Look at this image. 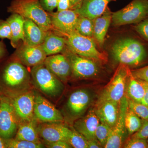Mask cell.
I'll return each instance as SVG.
<instances>
[{
	"label": "cell",
	"instance_id": "obj_1",
	"mask_svg": "<svg viewBox=\"0 0 148 148\" xmlns=\"http://www.w3.org/2000/svg\"><path fill=\"white\" fill-rule=\"evenodd\" d=\"M144 40L133 36L116 40L111 47L113 58L129 68L142 65L148 58V45Z\"/></svg>",
	"mask_w": 148,
	"mask_h": 148
},
{
	"label": "cell",
	"instance_id": "obj_2",
	"mask_svg": "<svg viewBox=\"0 0 148 148\" xmlns=\"http://www.w3.org/2000/svg\"><path fill=\"white\" fill-rule=\"evenodd\" d=\"M8 11L32 20L45 32L53 29L50 15L41 5L40 0H13Z\"/></svg>",
	"mask_w": 148,
	"mask_h": 148
},
{
	"label": "cell",
	"instance_id": "obj_3",
	"mask_svg": "<svg viewBox=\"0 0 148 148\" xmlns=\"http://www.w3.org/2000/svg\"><path fill=\"white\" fill-rule=\"evenodd\" d=\"M53 32L65 38L66 46L74 53L101 63L107 62L106 53L97 49L92 38L80 34L76 31L66 33Z\"/></svg>",
	"mask_w": 148,
	"mask_h": 148
},
{
	"label": "cell",
	"instance_id": "obj_4",
	"mask_svg": "<svg viewBox=\"0 0 148 148\" xmlns=\"http://www.w3.org/2000/svg\"><path fill=\"white\" fill-rule=\"evenodd\" d=\"M31 75L36 88L47 96L57 98L64 91V86L62 82L44 63L32 67Z\"/></svg>",
	"mask_w": 148,
	"mask_h": 148
},
{
	"label": "cell",
	"instance_id": "obj_5",
	"mask_svg": "<svg viewBox=\"0 0 148 148\" xmlns=\"http://www.w3.org/2000/svg\"><path fill=\"white\" fill-rule=\"evenodd\" d=\"M129 67L120 64L110 82L104 87L98 97L96 104L107 101L119 102L125 95Z\"/></svg>",
	"mask_w": 148,
	"mask_h": 148
},
{
	"label": "cell",
	"instance_id": "obj_6",
	"mask_svg": "<svg viewBox=\"0 0 148 148\" xmlns=\"http://www.w3.org/2000/svg\"><path fill=\"white\" fill-rule=\"evenodd\" d=\"M148 0H132L124 8L112 13L115 27L137 24L148 16Z\"/></svg>",
	"mask_w": 148,
	"mask_h": 148
},
{
	"label": "cell",
	"instance_id": "obj_7",
	"mask_svg": "<svg viewBox=\"0 0 148 148\" xmlns=\"http://www.w3.org/2000/svg\"><path fill=\"white\" fill-rule=\"evenodd\" d=\"M2 79L6 86L18 92L27 89L31 76L25 66L16 60L6 66L3 71Z\"/></svg>",
	"mask_w": 148,
	"mask_h": 148
},
{
	"label": "cell",
	"instance_id": "obj_8",
	"mask_svg": "<svg viewBox=\"0 0 148 148\" xmlns=\"http://www.w3.org/2000/svg\"><path fill=\"white\" fill-rule=\"evenodd\" d=\"M61 53L68 58L71 68L72 75L76 78H90L99 74V66L94 60L74 53L66 45Z\"/></svg>",
	"mask_w": 148,
	"mask_h": 148
},
{
	"label": "cell",
	"instance_id": "obj_9",
	"mask_svg": "<svg viewBox=\"0 0 148 148\" xmlns=\"http://www.w3.org/2000/svg\"><path fill=\"white\" fill-rule=\"evenodd\" d=\"M20 121L10 98L1 96L0 100V136L3 139L12 138L17 132Z\"/></svg>",
	"mask_w": 148,
	"mask_h": 148
},
{
	"label": "cell",
	"instance_id": "obj_10",
	"mask_svg": "<svg viewBox=\"0 0 148 148\" xmlns=\"http://www.w3.org/2000/svg\"><path fill=\"white\" fill-rule=\"evenodd\" d=\"M128 109V99L125 95L120 101L117 120L112 128L110 135L104 148H119L122 147L127 132L125 126V117Z\"/></svg>",
	"mask_w": 148,
	"mask_h": 148
},
{
	"label": "cell",
	"instance_id": "obj_11",
	"mask_svg": "<svg viewBox=\"0 0 148 148\" xmlns=\"http://www.w3.org/2000/svg\"><path fill=\"white\" fill-rule=\"evenodd\" d=\"M10 98L20 122L30 121L35 119V92L25 90L16 92Z\"/></svg>",
	"mask_w": 148,
	"mask_h": 148
},
{
	"label": "cell",
	"instance_id": "obj_12",
	"mask_svg": "<svg viewBox=\"0 0 148 148\" xmlns=\"http://www.w3.org/2000/svg\"><path fill=\"white\" fill-rule=\"evenodd\" d=\"M14 56L16 61L27 67L44 63L47 57L41 45H32L22 42L16 48Z\"/></svg>",
	"mask_w": 148,
	"mask_h": 148
},
{
	"label": "cell",
	"instance_id": "obj_13",
	"mask_svg": "<svg viewBox=\"0 0 148 148\" xmlns=\"http://www.w3.org/2000/svg\"><path fill=\"white\" fill-rule=\"evenodd\" d=\"M34 115L35 119L41 123L62 122V114L48 100L35 92Z\"/></svg>",
	"mask_w": 148,
	"mask_h": 148
},
{
	"label": "cell",
	"instance_id": "obj_14",
	"mask_svg": "<svg viewBox=\"0 0 148 148\" xmlns=\"http://www.w3.org/2000/svg\"><path fill=\"white\" fill-rule=\"evenodd\" d=\"M91 101L92 97L88 90H75L70 95L66 103L67 112L73 118H79L87 110Z\"/></svg>",
	"mask_w": 148,
	"mask_h": 148
},
{
	"label": "cell",
	"instance_id": "obj_15",
	"mask_svg": "<svg viewBox=\"0 0 148 148\" xmlns=\"http://www.w3.org/2000/svg\"><path fill=\"white\" fill-rule=\"evenodd\" d=\"M49 14L53 28L52 31L66 33L76 31L79 14L75 10L69 9Z\"/></svg>",
	"mask_w": 148,
	"mask_h": 148
},
{
	"label": "cell",
	"instance_id": "obj_16",
	"mask_svg": "<svg viewBox=\"0 0 148 148\" xmlns=\"http://www.w3.org/2000/svg\"><path fill=\"white\" fill-rule=\"evenodd\" d=\"M37 130L39 136L45 143L66 142L71 130L62 122L41 123L37 126Z\"/></svg>",
	"mask_w": 148,
	"mask_h": 148
},
{
	"label": "cell",
	"instance_id": "obj_17",
	"mask_svg": "<svg viewBox=\"0 0 148 148\" xmlns=\"http://www.w3.org/2000/svg\"><path fill=\"white\" fill-rule=\"evenodd\" d=\"M44 64L62 82L67 80L72 74L70 62L62 53L47 56Z\"/></svg>",
	"mask_w": 148,
	"mask_h": 148
},
{
	"label": "cell",
	"instance_id": "obj_18",
	"mask_svg": "<svg viewBox=\"0 0 148 148\" xmlns=\"http://www.w3.org/2000/svg\"><path fill=\"white\" fill-rule=\"evenodd\" d=\"M100 123L94 110H91L84 116L79 118L75 121L74 128L86 140H93L96 139L95 130Z\"/></svg>",
	"mask_w": 148,
	"mask_h": 148
},
{
	"label": "cell",
	"instance_id": "obj_19",
	"mask_svg": "<svg viewBox=\"0 0 148 148\" xmlns=\"http://www.w3.org/2000/svg\"><path fill=\"white\" fill-rule=\"evenodd\" d=\"M119 103L107 101L95 105L94 111L100 122L114 127L118 117Z\"/></svg>",
	"mask_w": 148,
	"mask_h": 148
},
{
	"label": "cell",
	"instance_id": "obj_20",
	"mask_svg": "<svg viewBox=\"0 0 148 148\" xmlns=\"http://www.w3.org/2000/svg\"><path fill=\"white\" fill-rule=\"evenodd\" d=\"M113 1L115 0H84L80 7L75 10L79 15L93 19L102 15Z\"/></svg>",
	"mask_w": 148,
	"mask_h": 148
},
{
	"label": "cell",
	"instance_id": "obj_21",
	"mask_svg": "<svg viewBox=\"0 0 148 148\" xmlns=\"http://www.w3.org/2000/svg\"><path fill=\"white\" fill-rule=\"evenodd\" d=\"M112 13L108 7L102 15L93 19V37L101 47L104 45L106 34L112 22Z\"/></svg>",
	"mask_w": 148,
	"mask_h": 148
},
{
	"label": "cell",
	"instance_id": "obj_22",
	"mask_svg": "<svg viewBox=\"0 0 148 148\" xmlns=\"http://www.w3.org/2000/svg\"><path fill=\"white\" fill-rule=\"evenodd\" d=\"M24 33V42L32 45H41L47 34L34 21L28 18H25Z\"/></svg>",
	"mask_w": 148,
	"mask_h": 148
},
{
	"label": "cell",
	"instance_id": "obj_23",
	"mask_svg": "<svg viewBox=\"0 0 148 148\" xmlns=\"http://www.w3.org/2000/svg\"><path fill=\"white\" fill-rule=\"evenodd\" d=\"M6 21L8 22L11 32V44L16 48L21 41L24 42V23L25 18L17 14H12Z\"/></svg>",
	"mask_w": 148,
	"mask_h": 148
},
{
	"label": "cell",
	"instance_id": "obj_24",
	"mask_svg": "<svg viewBox=\"0 0 148 148\" xmlns=\"http://www.w3.org/2000/svg\"><path fill=\"white\" fill-rule=\"evenodd\" d=\"M66 45L65 38L52 31L47 32L45 39L41 45L47 56L61 53Z\"/></svg>",
	"mask_w": 148,
	"mask_h": 148
},
{
	"label": "cell",
	"instance_id": "obj_25",
	"mask_svg": "<svg viewBox=\"0 0 148 148\" xmlns=\"http://www.w3.org/2000/svg\"><path fill=\"white\" fill-rule=\"evenodd\" d=\"M145 93L143 81L138 79L132 75L130 70L126 82L125 95L128 99L141 103Z\"/></svg>",
	"mask_w": 148,
	"mask_h": 148
},
{
	"label": "cell",
	"instance_id": "obj_26",
	"mask_svg": "<svg viewBox=\"0 0 148 148\" xmlns=\"http://www.w3.org/2000/svg\"><path fill=\"white\" fill-rule=\"evenodd\" d=\"M36 121L35 119L30 121L20 122L15 139L36 143H42L40 141V137L37 131Z\"/></svg>",
	"mask_w": 148,
	"mask_h": 148
},
{
	"label": "cell",
	"instance_id": "obj_27",
	"mask_svg": "<svg viewBox=\"0 0 148 148\" xmlns=\"http://www.w3.org/2000/svg\"><path fill=\"white\" fill-rule=\"evenodd\" d=\"M143 123L142 120L128 108L125 117V126L127 133L133 135L140 130Z\"/></svg>",
	"mask_w": 148,
	"mask_h": 148
},
{
	"label": "cell",
	"instance_id": "obj_28",
	"mask_svg": "<svg viewBox=\"0 0 148 148\" xmlns=\"http://www.w3.org/2000/svg\"><path fill=\"white\" fill-rule=\"evenodd\" d=\"M94 22L93 19L79 15L77 21L76 31L85 36L93 37Z\"/></svg>",
	"mask_w": 148,
	"mask_h": 148
},
{
	"label": "cell",
	"instance_id": "obj_29",
	"mask_svg": "<svg viewBox=\"0 0 148 148\" xmlns=\"http://www.w3.org/2000/svg\"><path fill=\"white\" fill-rule=\"evenodd\" d=\"M6 148H41L44 147L42 143H36L25 140L12 139H4Z\"/></svg>",
	"mask_w": 148,
	"mask_h": 148
},
{
	"label": "cell",
	"instance_id": "obj_30",
	"mask_svg": "<svg viewBox=\"0 0 148 148\" xmlns=\"http://www.w3.org/2000/svg\"><path fill=\"white\" fill-rule=\"evenodd\" d=\"M66 142L73 148H88V140L75 130H71Z\"/></svg>",
	"mask_w": 148,
	"mask_h": 148
},
{
	"label": "cell",
	"instance_id": "obj_31",
	"mask_svg": "<svg viewBox=\"0 0 148 148\" xmlns=\"http://www.w3.org/2000/svg\"><path fill=\"white\" fill-rule=\"evenodd\" d=\"M128 108L143 121H148V106L128 99Z\"/></svg>",
	"mask_w": 148,
	"mask_h": 148
},
{
	"label": "cell",
	"instance_id": "obj_32",
	"mask_svg": "<svg viewBox=\"0 0 148 148\" xmlns=\"http://www.w3.org/2000/svg\"><path fill=\"white\" fill-rule=\"evenodd\" d=\"M112 127L104 123H100L95 130V136L104 147L108 141L112 131Z\"/></svg>",
	"mask_w": 148,
	"mask_h": 148
},
{
	"label": "cell",
	"instance_id": "obj_33",
	"mask_svg": "<svg viewBox=\"0 0 148 148\" xmlns=\"http://www.w3.org/2000/svg\"><path fill=\"white\" fill-rule=\"evenodd\" d=\"M134 29L141 38L148 41V16L136 24Z\"/></svg>",
	"mask_w": 148,
	"mask_h": 148
},
{
	"label": "cell",
	"instance_id": "obj_34",
	"mask_svg": "<svg viewBox=\"0 0 148 148\" xmlns=\"http://www.w3.org/2000/svg\"><path fill=\"white\" fill-rule=\"evenodd\" d=\"M148 144L146 139L135 138H130L123 145L125 148H147Z\"/></svg>",
	"mask_w": 148,
	"mask_h": 148
},
{
	"label": "cell",
	"instance_id": "obj_35",
	"mask_svg": "<svg viewBox=\"0 0 148 148\" xmlns=\"http://www.w3.org/2000/svg\"><path fill=\"white\" fill-rule=\"evenodd\" d=\"M11 32L8 22L6 20H0V38H7L10 40Z\"/></svg>",
	"mask_w": 148,
	"mask_h": 148
},
{
	"label": "cell",
	"instance_id": "obj_36",
	"mask_svg": "<svg viewBox=\"0 0 148 148\" xmlns=\"http://www.w3.org/2000/svg\"><path fill=\"white\" fill-rule=\"evenodd\" d=\"M132 75L138 79L148 82V66L131 71Z\"/></svg>",
	"mask_w": 148,
	"mask_h": 148
},
{
	"label": "cell",
	"instance_id": "obj_37",
	"mask_svg": "<svg viewBox=\"0 0 148 148\" xmlns=\"http://www.w3.org/2000/svg\"><path fill=\"white\" fill-rule=\"evenodd\" d=\"M59 0H40L41 5L44 9L48 12H53L58 6Z\"/></svg>",
	"mask_w": 148,
	"mask_h": 148
},
{
	"label": "cell",
	"instance_id": "obj_38",
	"mask_svg": "<svg viewBox=\"0 0 148 148\" xmlns=\"http://www.w3.org/2000/svg\"><path fill=\"white\" fill-rule=\"evenodd\" d=\"M132 138L148 139V121H143L142 127L137 132L132 135Z\"/></svg>",
	"mask_w": 148,
	"mask_h": 148
},
{
	"label": "cell",
	"instance_id": "obj_39",
	"mask_svg": "<svg viewBox=\"0 0 148 148\" xmlns=\"http://www.w3.org/2000/svg\"><path fill=\"white\" fill-rule=\"evenodd\" d=\"M46 147L49 148H72L69 143L64 141H58L52 143H45Z\"/></svg>",
	"mask_w": 148,
	"mask_h": 148
},
{
	"label": "cell",
	"instance_id": "obj_40",
	"mask_svg": "<svg viewBox=\"0 0 148 148\" xmlns=\"http://www.w3.org/2000/svg\"><path fill=\"white\" fill-rule=\"evenodd\" d=\"M71 0H59L58 1L57 11L67 10L70 8Z\"/></svg>",
	"mask_w": 148,
	"mask_h": 148
},
{
	"label": "cell",
	"instance_id": "obj_41",
	"mask_svg": "<svg viewBox=\"0 0 148 148\" xmlns=\"http://www.w3.org/2000/svg\"><path fill=\"white\" fill-rule=\"evenodd\" d=\"M84 0H71L69 9L76 10L79 8Z\"/></svg>",
	"mask_w": 148,
	"mask_h": 148
},
{
	"label": "cell",
	"instance_id": "obj_42",
	"mask_svg": "<svg viewBox=\"0 0 148 148\" xmlns=\"http://www.w3.org/2000/svg\"><path fill=\"white\" fill-rule=\"evenodd\" d=\"M88 148H100L103 147L101 143L96 139L88 140Z\"/></svg>",
	"mask_w": 148,
	"mask_h": 148
},
{
	"label": "cell",
	"instance_id": "obj_43",
	"mask_svg": "<svg viewBox=\"0 0 148 148\" xmlns=\"http://www.w3.org/2000/svg\"><path fill=\"white\" fill-rule=\"evenodd\" d=\"M145 88V93L141 103L148 106V82L143 81Z\"/></svg>",
	"mask_w": 148,
	"mask_h": 148
},
{
	"label": "cell",
	"instance_id": "obj_44",
	"mask_svg": "<svg viewBox=\"0 0 148 148\" xmlns=\"http://www.w3.org/2000/svg\"><path fill=\"white\" fill-rule=\"evenodd\" d=\"M5 53V47L2 42L0 41V59L2 58Z\"/></svg>",
	"mask_w": 148,
	"mask_h": 148
},
{
	"label": "cell",
	"instance_id": "obj_45",
	"mask_svg": "<svg viewBox=\"0 0 148 148\" xmlns=\"http://www.w3.org/2000/svg\"><path fill=\"white\" fill-rule=\"evenodd\" d=\"M6 148L4 140L0 136V148Z\"/></svg>",
	"mask_w": 148,
	"mask_h": 148
},
{
	"label": "cell",
	"instance_id": "obj_46",
	"mask_svg": "<svg viewBox=\"0 0 148 148\" xmlns=\"http://www.w3.org/2000/svg\"><path fill=\"white\" fill-rule=\"evenodd\" d=\"M147 142L148 144V139H147Z\"/></svg>",
	"mask_w": 148,
	"mask_h": 148
},
{
	"label": "cell",
	"instance_id": "obj_47",
	"mask_svg": "<svg viewBox=\"0 0 148 148\" xmlns=\"http://www.w3.org/2000/svg\"><path fill=\"white\" fill-rule=\"evenodd\" d=\"M1 96H1V95H0V100H1Z\"/></svg>",
	"mask_w": 148,
	"mask_h": 148
},
{
	"label": "cell",
	"instance_id": "obj_48",
	"mask_svg": "<svg viewBox=\"0 0 148 148\" xmlns=\"http://www.w3.org/2000/svg\"></svg>",
	"mask_w": 148,
	"mask_h": 148
}]
</instances>
